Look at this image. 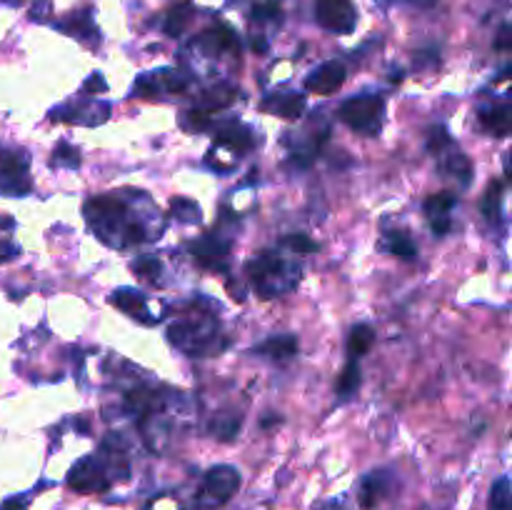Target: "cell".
<instances>
[{"label": "cell", "instance_id": "14", "mask_svg": "<svg viewBox=\"0 0 512 510\" xmlns=\"http://www.w3.org/2000/svg\"><path fill=\"white\" fill-rule=\"evenodd\" d=\"M305 95L300 93H283V95H273L263 103L265 110H273L275 115L285 120H295L305 113Z\"/></svg>", "mask_w": 512, "mask_h": 510}, {"label": "cell", "instance_id": "3", "mask_svg": "<svg viewBox=\"0 0 512 510\" xmlns=\"http://www.w3.org/2000/svg\"><path fill=\"white\" fill-rule=\"evenodd\" d=\"M195 315H198V318L180 320V323L170 325V343L178 345L180 350H185V353L190 355H210L215 353V350H220V345H215V340L220 338L215 320H210V315L205 313Z\"/></svg>", "mask_w": 512, "mask_h": 510}, {"label": "cell", "instance_id": "9", "mask_svg": "<svg viewBox=\"0 0 512 510\" xmlns=\"http://www.w3.org/2000/svg\"><path fill=\"white\" fill-rule=\"evenodd\" d=\"M390 490H393V473H390V470H375V473H368L358 490L360 508L363 510L378 508V505L388 498Z\"/></svg>", "mask_w": 512, "mask_h": 510}, {"label": "cell", "instance_id": "37", "mask_svg": "<svg viewBox=\"0 0 512 510\" xmlns=\"http://www.w3.org/2000/svg\"><path fill=\"white\" fill-rule=\"evenodd\" d=\"M105 88H108V85H105L103 75H100V73L90 75V78L85 80V85H83L85 93H90V90H93V93H105Z\"/></svg>", "mask_w": 512, "mask_h": 510}, {"label": "cell", "instance_id": "21", "mask_svg": "<svg viewBox=\"0 0 512 510\" xmlns=\"http://www.w3.org/2000/svg\"><path fill=\"white\" fill-rule=\"evenodd\" d=\"M238 430H240L238 413H218L213 420H210V433H213L218 440H223V443L235 440Z\"/></svg>", "mask_w": 512, "mask_h": 510}, {"label": "cell", "instance_id": "7", "mask_svg": "<svg viewBox=\"0 0 512 510\" xmlns=\"http://www.w3.org/2000/svg\"><path fill=\"white\" fill-rule=\"evenodd\" d=\"M68 485L78 493H103L110 488L108 463H103V458L98 455L78 460L68 473Z\"/></svg>", "mask_w": 512, "mask_h": 510}, {"label": "cell", "instance_id": "2", "mask_svg": "<svg viewBox=\"0 0 512 510\" xmlns=\"http://www.w3.org/2000/svg\"><path fill=\"white\" fill-rule=\"evenodd\" d=\"M245 273H248L250 283L255 285V290H258L263 298H275V295H280V293H285V290L293 288L295 278H290V275L298 273V270L290 268V265L285 263L278 253H270V250H265V253H260L258 258L250 260L248 268H245Z\"/></svg>", "mask_w": 512, "mask_h": 510}, {"label": "cell", "instance_id": "40", "mask_svg": "<svg viewBox=\"0 0 512 510\" xmlns=\"http://www.w3.org/2000/svg\"><path fill=\"white\" fill-rule=\"evenodd\" d=\"M250 45H253V50H258V53H265V50H268V43H265L263 38H253Z\"/></svg>", "mask_w": 512, "mask_h": 510}, {"label": "cell", "instance_id": "30", "mask_svg": "<svg viewBox=\"0 0 512 510\" xmlns=\"http://www.w3.org/2000/svg\"><path fill=\"white\" fill-rule=\"evenodd\" d=\"M230 100H233V88H228V85H220V88L208 90V93H205L203 110L205 113H215V110L225 108Z\"/></svg>", "mask_w": 512, "mask_h": 510}, {"label": "cell", "instance_id": "25", "mask_svg": "<svg viewBox=\"0 0 512 510\" xmlns=\"http://www.w3.org/2000/svg\"><path fill=\"white\" fill-rule=\"evenodd\" d=\"M10 230H15V220L0 215V263H8L18 255V245L10 240Z\"/></svg>", "mask_w": 512, "mask_h": 510}, {"label": "cell", "instance_id": "24", "mask_svg": "<svg viewBox=\"0 0 512 510\" xmlns=\"http://www.w3.org/2000/svg\"><path fill=\"white\" fill-rule=\"evenodd\" d=\"M358 385H360V368H358V363H355V360H350V363L345 365L343 375H340V380H338L340 400L353 398L355 390H358Z\"/></svg>", "mask_w": 512, "mask_h": 510}, {"label": "cell", "instance_id": "22", "mask_svg": "<svg viewBox=\"0 0 512 510\" xmlns=\"http://www.w3.org/2000/svg\"><path fill=\"white\" fill-rule=\"evenodd\" d=\"M190 18H193V5L190 3L175 5V8L168 13V18H165V33L183 35V30L188 28Z\"/></svg>", "mask_w": 512, "mask_h": 510}, {"label": "cell", "instance_id": "32", "mask_svg": "<svg viewBox=\"0 0 512 510\" xmlns=\"http://www.w3.org/2000/svg\"><path fill=\"white\" fill-rule=\"evenodd\" d=\"M50 163H53V165H65V168H78V165H80V155H78V150H75V148H70V145L60 143L58 148H55L53 160H50Z\"/></svg>", "mask_w": 512, "mask_h": 510}, {"label": "cell", "instance_id": "39", "mask_svg": "<svg viewBox=\"0 0 512 510\" xmlns=\"http://www.w3.org/2000/svg\"><path fill=\"white\" fill-rule=\"evenodd\" d=\"M510 25H503L500 28V38H498V50H510Z\"/></svg>", "mask_w": 512, "mask_h": 510}, {"label": "cell", "instance_id": "1", "mask_svg": "<svg viewBox=\"0 0 512 510\" xmlns=\"http://www.w3.org/2000/svg\"><path fill=\"white\" fill-rule=\"evenodd\" d=\"M85 220L90 228H95L100 240L115 245V248H128V245L143 243L148 235L140 223L128 220V205L118 195H98V198L85 203Z\"/></svg>", "mask_w": 512, "mask_h": 510}, {"label": "cell", "instance_id": "16", "mask_svg": "<svg viewBox=\"0 0 512 510\" xmlns=\"http://www.w3.org/2000/svg\"><path fill=\"white\" fill-rule=\"evenodd\" d=\"M255 353L268 355V358L273 360H288L298 353V338L290 333L273 335V338H268L265 343H260L258 348H255Z\"/></svg>", "mask_w": 512, "mask_h": 510}, {"label": "cell", "instance_id": "35", "mask_svg": "<svg viewBox=\"0 0 512 510\" xmlns=\"http://www.w3.org/2000/svg\"><path fill=\"white\" fill-rule=\"evenodd\" d=\"M448 143H450L448 130H445L443 125H438V128L430 130V150H433V153H438V150L445 148Z\"/></svg>", "mask_w": 512, "mask_h": 510}, {"label": "cell", "instance_id": "8", "mask_svg": "<svg viewBox=\"0 0 512 510\" xmlns=\"http://www.w3.org/2000/svg\"><path fill=\"white\" fill-rule=\"evenodd\" d=\"M315 18L330 33L348 35L358 23V10L350 0H315Z\"/></svg>", "mask_w": 512, "mask_h": 510}, {"label": "cell", "instance_id": "29", "mask_svg": "<svg viewBox=\"0 0 512 510\" xmlns=\"http://www.w3.org/2000/svg\"><path fill=\"white\" fill-rule=\"evenodd\" d=\"M170 213H173V218L183 220V223H198L200 220L198 203H193L190 198H175L170 203Z\"/></svg>", "mask_w": 512, "mask_h": 510}, {"label": "cell", "instance_id": "12", "mask_svg": "<svg viewBox=\"0 0 512 510\" xmlns=\"http://www.w3.org/2000/svg\"><path fill=\"white\" fill-rule=\"evenodd\" d=\"M455 208V195L453 193H438L430 195L425 200V213L430 215V223L438 235H445L450 230V218L448 213Z\"/></svg>", "mask_w": 512, "mask_h": 510}, {"label": "cell", "instance_id": "36", "mask_svg": "<svg viewBox=\"0 0 512 510\" xmlns=\"http://www.w3.org/2000/svg\"><path fill=\"white\" fill-rule=\"evenodd\" d=\"M278 13H280V8L275 3H260L253 8L255 20H270V18H275Z\"/></svg>", "mask_w": 512, "mask_h": 510}, {"label": "cell", "instance_id": "17", "mask_svg": "<svg viewBox=\"0 0 512 510\" xmlns=\"http://www.w3.org/2000/svg\"><path fill=\"white\" fill-rule=\"evenodd\" d=\"M480 123L488 133L505 138V135H510V105L500 103L493 105V108H483L480 110Z\"/></svg>", "mask_w": 512, "mask_h": 510}, {"label": "cell", "instance_id": "31", "mask_svg": "<svg viewBox=\"0 0 512 510\" xmlns=\"http://www.w3.org/2000/svg\"><path fill=\"white\" fill-rule=\"evenodd\" d=\"M135 275L145 280H155L160 275V260L153 258V255H140L138 260H133Z\"/></svg>", "mask_w": 512, "mask_h": 510}, {"label": "cell", "instance_id": "15", "mask_svg": "<svg viewBox=\"0 0 512 510\" xmlns=\"http://www.w3.org/2000/svg\"><path fill=\"white\" fill-rule=\"evenodd\" d=\"M198 45L213 50V53H223V50H228V53H238L240 50L238 35H235V30H230L228 25H218V28L213 30H205V33L198 38Z\"/></svg>", "mask_w": 512, "mask_h": 510}, {"label": "cell", "instance_id": "18", "mask_svg": "<svg viewBox=\"0 0 512 510\" xmlns=\"http://www.w3.org/2000/svg\"><path fill=\"white\" fill-rule=\"evenodd\" d=\"M215 143L225 145V148H233L235 153H243L253 145V138H250V130L240 123H228L215 133Z\"/></svg>", "mask_w": 512, "mask_h": 510}, {"label": "cell", "instance_id": "10", "mask_svg": "<svg viewBox=\"0 0 512 510\" xmlns=\"http://www.w3.org/2000/svg\"><path fill=\"white\" fill-rule=\"evenodd\" d=\"M345 65L338 60H328V63L318 65L313 73L305 78V88L313 90L318 95H333L345 83Z\"/></svg>", "mask_w": 512, "mask_h": 510}, {"label": "cell", "instance_id": "27", "mask_svg": "<svg viewBox=\"0 0 512 510\" xmlns=\"http://www.w3.org/2000/svg\"><path fill=\"white\" fill-rule=\"evenodd\" d=\"M503 183H493L488 188V195L483 200V213L490 223H498L500 220V203H503Z\"/></svg>", "mask_w": 512, "mask_h": 510}, {"label": "cell", "instance_id": "28", "mask_svg": "<svg viewBox=\"0 0 512 510\" xmlns=\"http://www.w3.org/2000/svg\"><path fill=\"white\" fill-rule=\"evenodd\" d=\"M488 510H512V498H510V480L500 478L498 483L490 490V503Z\"/></svg>", "mask_w": 512, "mask_h": 510}, {"label": "cell", "instance_id": "33", "mask_svg": "<svg viewBox=\"0 0 512 510\" xmlns=\"http://www.w3.org/2000/svg\"><path fill=\"white\" fill-rule=\"evenodd\" d=\"M285 245H288V248H293L295 253H300V255H308V253H315V250H318V243H313V240L303 233L288 235V238H285Z\"/></svg>", "mask_w": 512, "mask_h": 510}, {"label": "cell", "instance_id": "26", "mask_svg": "<svg viewBox=\"0 0 512 510\" xmlns=\"http://www.w3.org/2000/svg\"><path fill=\"white\" fill-rule=\"evenodd\" d=\"M443 168L448 170L450 175H455V178L460 180V185H470V178H473V165H470V160L465 158L463 153L448 155Z\"/></svg>", "mask_w": 512, "mask_h": 510}, {"label": "cell", "instance_id": "19", "mask_svg": "<svg viewBox=\"0 0 512 510\" xmlns=\"http://www.w3.org/2000/svg\"><path fill=\"white\" fill-rule=\"evenodd\" d=\"M58 28L65 30V33L75 35V38H80V40H85L88 35H98V30H95V23H93V13H90V10L68 15V18L58 25Z\"/></svg>", "mask_w": 512, "mask_h": 510}, {"label": "cell", "instance_id": "11", "mask_svg": "<svg viewBox=\"0 0 512 510\" xmlns=\"http://www.w3.org/2000/svg\"><path fill=\"white\" fill-rule=\"evenodd\" d=\"M230 245L225 243L223 238H218L215 233H205L203 238L193 243V255L203 268L213 270H225V263H228Z\"/></svg>", "mask_w": 512, "mask_h": 510}, {"label": "cell", "instance_id": "13", "mask_svg": "<svg viewBox=\"0 0 512 510\" xmlns=\"http://www.w3.org/2000/svg\"><path fill=\"white\" fill-rule=\"evenodd\" d=\"M110 303H113L115 308L123 310V313H128L130 318H138L148 323V318H145V315H148V300H145V295L140 293V290L118 288L110 295Z\"/></svg>", "mask_w": 512, "mask_h": 510}, {"label": "cell", "instance_id": "4", "mask_svg": "<svg viewBox=\"0 0 512 510\" xmlns=\"http://www.w3.org/2000/svg\"><path fill=\"white\" fill-rule=\"evenodd\" d=\"M240 488V473L233 465H215L205 473L203 485L195 495V510L223 508Z\"/></svg>", "mask_w": 512, "mask_h": 510}, {"label": "cell", "instance_id": "34", "mask_svg": "<svg viewBox=\"0 0 512 510\" xmlns=\"http://www.w3.org/2000/svg\"><path fill=\"white\" fill-rule=\"evenodd\" d=\"M185 120H188V125L193 130H205L210 125V113H205L203 108H193L185 113Z\"/></svg>", "mask_w": 512, "mask_h": 510}, {"label": "cell", "instance_id": "5", "mask_svg": "<svg viewBox=\"0 0 512 510\" xmlns=\"http://www.w3.org/2000/svg\"><path fill=\"white\" fill-rule=\"evenodd\" d=\"M340 120L360 133H378L383 123V100L378 95H358L340 105Z\"/></svg>", "mask_w": 512, "mask_h": 510}, {"label": "cell", "instance_id": "20", "mask_svg": "<svg viewBox=\"0 0 512 510\" xmlns=\"http://www.w3.org/2000/svg\"><path fill=\"white\" fill-rule=\"evenodd\" d=\"M373 343H375V330L370 328V325H365V323L355 325V328L350 330V335H348V355H350V360L360 358V355L368 353V350L373 348Z\"/></svg>", "mask_w": 512, "mask_h": 510}, {"label": "cell", "instance_id": "6", "mask_svg": "<svg viewBox=\"0 0 512 510\" xmlns=\"http://www.w3.org/2000/svg\"><path fill=\"white\" fill-rule=\"evenodd\" d=\"M33 188L28 158L20 150L0 145V195H25Z\"/></svg>", "mask_w": 512, "mask_h": 510}, {"label": "cell", "instance_id": "42", "mask_svg": "<svg viewBox=\"0 0 512 510\" xmlns=\"http://www.w3.org/2000/svg\"><path fill=\"white\" fill-rule=\"evenodd\" d=\"M413 5H418V8H430V5H435L438 0H410Z\"/></svg>", "mask_w": 512, "mask_h": 510}, {"label": "cell", "instance_id": "38", "mask_svg": "<svg viewBox=\"0 0 512 510\" xmlns=\"http://www.w3.org/2000/svg\"><path fill=\"white\" fill-rule=\"evenodd\" d=\"M45 10H50L48 0H38V3L30 8V18L33 20H45Z\"/></svg>", "mask_w": 512, "mask_h": 510}, {"label": "cell", "instance_id": "41", "mask_svg": "<svg viewBox=\"0 0 512 510\" xmlns=\"http://www.w3.org/2000/svg\"><path fill=\"white\" fill-rule=\"evenodd\" d=\"M320 510H348V508H345L343 503H338V500H333V503H325Z\"/></svg>", "mask_w": 512, "mask_h": 510}, {"label": "cell", "instance_id": "23", "mask_svg": "<svg viewBox=\"0 0 512 510\" xmlns=\"http://www.w3.org/2000/svg\"><path fill=\"white\" fill-rule=\"evenodd\" d=\"M385 248L393 255H398L400 260H415V255H418V248H415V243L405 233H388Z\"/></svg>", "mask_w": 512, "mask_h": 510}]
</instances>
